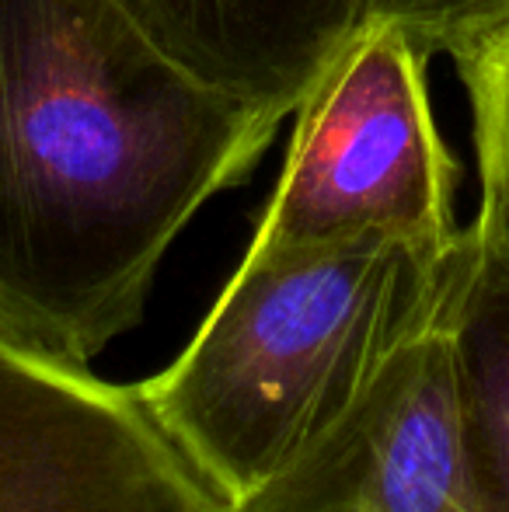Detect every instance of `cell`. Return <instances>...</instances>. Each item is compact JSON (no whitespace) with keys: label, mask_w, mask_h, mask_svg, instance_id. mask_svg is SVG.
Masks as SVG:
<instances>
[{"label":"cell","mask_w":509,"mask_h":512,"mask_svg":"<svg viewBox=\"0 0 509 512\" xmlns=\"http://www.w3.org/2000/svg\"><path fill=\"white\" fill-rule=\"evenodd\" d=\"M276 126L116 0H0V342L88 366L133 331L175 237Z\"/></svg>","instance_id":"1"},{"label":"cell","mask_w":509,"mask_h":512,"mask_svg":"<svg viewBox=\"0 0 509 512\" xmlns=\"http://www.w3.org/2000/svg\"><path fill=\"white\" fill-rule=\"evenodd\" d=\"M457 244H248L182 356L136 394L220 506H234L325 439L436 321Z\"/></svg>","instance_id":"2"},{"label":"cell","mask_w":509,"mask_h":512,"mask_svg":"<svg viewBox=\"0 0 509 512\" xmlns=\"http://www.w3.org/2000/svg\"><path fill=\"white\" fill-rule=\"evenodd\" d=\"M429 56L387 21H367L293 112L290 154L255 248L387 234L450 248L457 161L433 119Z\"/></svg>","instance_id":"3"},{"label":"cell","mask_w":509,"mask_h":512,"mask_svg":"<svg viewBox=\"0 0 509 512\" xmlns=\"http://www.w3.org/2000/svg\"><path fill=\"white\" fill-rule=\"evenodd\" d=\"M0 512H224L136 387L0 342Z\"/></svg>","instance_id":"4"},{"label":"cell","mask_w":509,"mask_h":512,"mask_svg":"<svg viewBox=\"0 0 509 512\" xmlns=\"http://www.w3.org/2000/svg\"><path fill=\"white\" fill-rule=\"evenodd\" d=\"M224 512H489L461 446L447 300L325 439Z\"/></svg>","instance_id":"5"},{"label":"cell","mask_w":509,"mask_h":512,"mask_svg":"<svg viewBox=\"0 0 509 512\" xmlns=\"http://www.w3.org/2000/svg\"><path fill=\"white\" fill-rule=\"evenodd\" d=\"M206 88L283 122L370 21V0H116Z\"/></svg>","instance_id":"6"},{"label":"cell","mask_w":509,"mask_h":512,"mask_svg":"<svg viewBox=\"0 0 509 512\" xmlns=\"http://www.w3.org/2000/svg\"><path fill=\"white\" fill-rule=\"evenodd\" d=\"M461 446L478 499L509 512V241L471 220L447 290Z\"/></svg>","instance_id":"7"},{"label":"cell","mask_w":509,"mask_h":512,"mask_svg":"<svg viewBox=\"0 0 509 512\" xmlns=\"http://www.w3.org/2000/svg\"><path fill=\"white\" fill-rule=\"evenodd\" d=\"M454 63L471 102L478 189H482L475 223L509 241V28Z\"/></svg>","instance_id":"8"},{"label":"cell","mask_w":509,"mask_h":512,"mask_svg":"<svg viewBox=\"0 0 509 512\" xmlns=\"http://www.w3.org/2000/svg\"><path fill=\"white\" fill-rule=\"evenodd\" d=\"M370 21L401 28L426 56H468L509 28V0H370Z\"/></svg>","instance_id":"9"}]
</instances>
